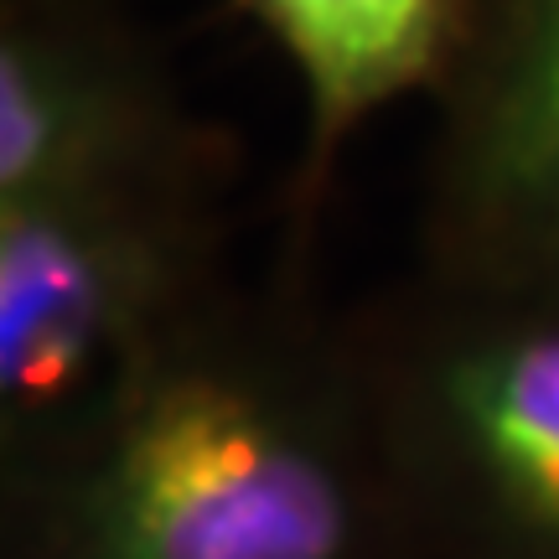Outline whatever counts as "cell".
Here are the masks:
<instances>
[{"instance_id": "6da1fadb", "label": "cell", "mask_w": 559, "mask_h": 559, "mask_svg": "<svg viewBox=\"0 0 559 559\" xmlns=\"http://www.w3.org/2000/svg\"><path fill=\"white\" fill-rule=\"evenodd\" d=\"M234 275L99 415L0 472V559H419L306 270Z\"/></svg>"}, {"instance_id": "5b68a950", "label": "cell", "mask_w": 559, "mask_h": 559, "mask_svg": "<svg viewBox=\"0 0 559 559\" xmlns=\"http://www.w3.org/2000/svg\"><path fill=\"white\" fill-rule=\"evenodd\" d=\"M223 145L124 0H0V207Z\"/></svg>"}, {"instance_id": "3957f363", "label": "cell", "mask_w": 559, "mask_h": 559, "mask_svg": "<svg viewBox=\"0 0 559 559\" xmlns=\"http://www.w3.org/2000/svg\"><path fill=\"white\" fill-rule=\"evenodd\" d=\"M234 160L0 207V472L99 415L239 275Z\"/></svg>"}, {"instance_id": "8992f818", "label": "cell", "mask_w": 559, "mask_h": 559, "mask_svg": "<svg viewBox=\"0 0 559 559\" xmlns=\"http://www.w3.org/2000/svg\"><path fill=\"white\" fill-rule=\"evenodd\" d=\"M260 21L300 83V156L290 171V260H311L326 181L342 145L379 109L430 99L456 47L466 0H234Z\"/></svg>"}, {"instance_id": "277c9868", "label": "cell", "mask_w": 559, "mask_h": 559, "mask_svg": "<svg viewBox=\"0 0 559 559\" xmlns=\"http://www.w3.org/2000/svg\"><path fill=\"white\" fill-rule=\"evenodd\" d=\"M415 254L559 285V0H466L430 88Z\"/></svg>"}, {"instance_id": "7a4b0ae2", "label": "cell", "mask_w": 559, "mask_h": 559, "mask_svg": "<svg viewBox=\"0 0 559 559\" xmlns=\"http://www.w3.org/2000/svg\"><path fill=\"white\" fill-rule=\"evenodd\" d=\"M419 559H559V285L419 260L342 311Z\"/></svg>"}]
</instances>
